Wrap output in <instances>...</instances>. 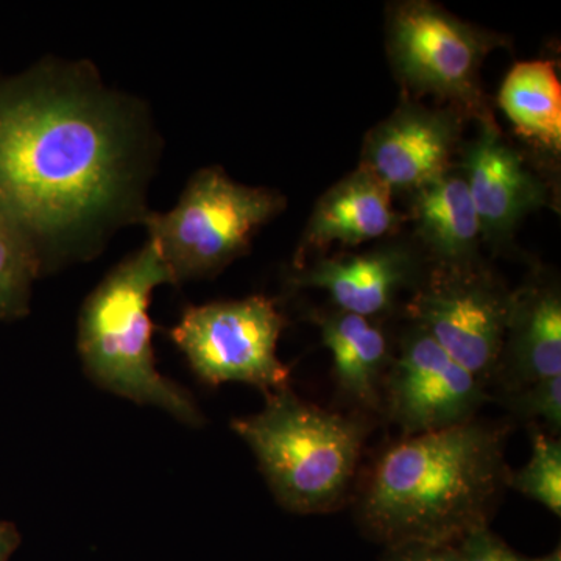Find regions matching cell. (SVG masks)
<instances>
[{
    "mask_svg": "<svg viewBox=\"0 0 561 561\" xmlns=\"http://www.w3.org/2000/svg\"><path fill=\"white\" fill-rule=\"evenodd\" d=\"M391 190L370 169L360 165L317 203L301 251L323 250L334 242L359 245L389 234L398 224Z\"/></svg>",
    "mask_w": 561,
    "mask_h": 561,
    "instance_id": "cell-14",
    "label": "cell"
},
{
    "mask_svg": "<svg viewBox=\"0 0 561 561\" xmlns=\"http://www.w3.org/2000/svg\"><path fill=\"white\" fill-rule=\"evenodd\" d=\"M457 135L451 114L405 105L370 133L362 165L391 191H419L449 173Z\"/></svg>",
    "mask_w": 561,
    "mask_h": 561,
    "instance_id": "cell-10",
    "label": "cell"
},
{
    "mask_svg": "<svg viewBox=\"0 0 561 561\" xmlns=\"http://www.w3.org/2000/svg\"><path fill=\"white\" fill-rule=\"evenodd\" d=\"M387 551L386 561H463L457 546L409 545Z\"/></svg>",
    "mask_w": 561,
    "mask_h": 561,
    "instance_id": "cell-22",
    "label": "cell"
},
{
    "mask_svg": "<svg viewBox=\"0 0 561 561\" xmlns=\"http://www.w3.org/2000/svg\"><path fill=\"white\" fill-rule=\"evenodd\" d=\"M127 181V136L98 95L39 87L0 101V209L57 236L105 214Z\"/></svg>",
    "mask_w": 561,
    "mask_h": 561,
    "instance_id": "cell-1",
    "label": "cell"
},
{
    "mask_svg": "<svg viewBox=\"0 0 561 561\" xmlns=\"http://www.w3.org/2000/svg\"><path fill=\"white\" fill-rule=\"evenodd\" d=\"M18 228L0 209V313H16L25 308L35 273V261Z\"/></svg>",
    "mask_w": 561,
    "mask_h": 561,
    "instance_id": "cell-19",
    "label": "cell"
},
{
    "mask_svg": "<svg viewBox=\"0 0 561 561\" xmlns=\"http://www.w3.org/2000/svg\"><path fill=\"white\" fill-rule=\"evenodd\" d=\"M231 426L250 446L276 501L300 515L343 504L368 434L360 416L328 411L289 387L265 394L261 412Z\"/></svg>",
    "mask_w": 561,
    "mask_h": 561,
    "instance_id": "cell-3",
    "label": "cell"
},
{
    "mask_svg": "<svg viewBox=\"0 0 561 561\" xmlns=\"http://www.w3.org/2000/svg\"><path fill=\"white\" fill-rule=\"evenodd\" d=\"M283 328L268 298L250 297L187 309L171 337L203 382L249 383L268 394L289 387V367L276 353Z\"/></svg>",
    "mask_w": 561,
    "mask_h": 561,
    "instance_id": "cell-6",
    "label": "cell"
},
{
    "mask_svg": "<svg viewBox=\"0 0 561 561\" xmlns=\"http://www.w3.org/2000/svg\"><path fill=\"white\" fill-rule=\"evenodd\" d=\"M494 46L476 31L431 2H402L389 20L394 68L409 87L456 102L483 125H494L479 88L483 57Z\"/></svg>",
    "mask_w": 561,
    "mask_h": 561,
    "instance_id": "cell-8",
    "label": "cell"
},
{
    "mask_svg": "<svg viewBox=\"0 0 561 561\" xmlns=\"http://www.w3.org/2000/svg\"><path fill=\"white\" fill-rule=\"evenodd\" d=\"M172 283L160 247L153 239L119 265L84 305L79 350L92 381L111 393L153 405L190 426H201L197 402L183 387L165 378L154 364L150 297Z\"/></svg>",
    "mask_w": 561,
    "mask_h": 561,
    "instance_id": "cell-4",
    "label": "cell"
},
{
    "mask_svg": "<svg viewBox=\"0 0 561 561\" xmlns=\"http://www.w3.org/2000/svg\"><path fill=\"white\" fill-rule=\"evenodd\" d=\"M319 327L343 397L368 411H382V381L391 357L381 328L339 309L320 317Z\"/></svg>",
    "mask_w": 561,
    "mask_h": 561,
    "instance_id": "cell-15",
    "label": "cell"
},
{
    "mask_svg": "<svg viewBox=\"0 0 561 561\" xmlns=\"http://www.w3.org/2000/svg\"><path fill=\"white\" fill-rule=\"evenodd\" d=\"M463 169L481 231L490 238H504L527 213L545 203L541 181L522 154L502 140L496 125H483L467 151Z\"/></svg>",
    "mask_w": 561,
    "mask_h": 561,
    "instance_id": "cell-11",
    "label": "cell"
},
{
    "mask_svg": "<svg viewBox=\"0 0 561 561\" xmlns=\"http://www.w3.org/2000/svg\"><path fill=\"white\" fill-rule=\"evenodd\" d=\"M507 394V405L518 419L541 420L559 435L561 430V375L541 379Z\"/></svg>",
    "mask_w": 561,
    "mask_h": 561,
    "instance_id": "cell-20",
    "label": "cell"
},
{
    "mask_svg": "<svg viewBox=\"0 0 561 561\" xmlns=\"http://www.w3.org/2000/svg\"><path fill=\"white\" fill-rule=\"evenodd\" d=\"M505 435L507 427L474 419L391 443L362 483V530L397 549L457 546L489 527L511 474Z\"/></svg>",
    "mask_w": 561,
    "mask_h": 561,
    "instance_id": "cell-2",
    "label": "cell"
},
{
    "mask_svg": "<svg viewBox=\"0 0 561 561\" xmlns=\"http://www.w3.org/2000/svg\"><path fill=\"white\" fill-rule=\"evenodd\" d=\"M561 375V298L552 287L513 295L511 321L494 379L511 393Z\"/></svg>",
    "mask_w": 561,
    "mask_h": 561,
    "instance_id": "cell-12",
    "label": "cell"
},
{
    "mask_svg": "<svg viewBox=\"0 0 561 561\" xmlns=\"http://www.w3.org/2000/svg\"><path fill=\"white\" fill-rule=\"evenodd\" d=\"M500 103L518 133L559 153L561 84L552 61L513 66L502 83Z\"/></svg>",
    "mask_w": 561,
    "mask_h": 561,
    "instance_id": "cell-17",
    "label": "cell"
},
{
    "mask_svg": "<svg viewBox=\"0 0 561 561\" xmlns=\"http://www.w3.org/2000/svg\"><path fill=\"white\" fill-rule=\"evenodd\" d=\"M507 485L561 516V442L559 437L537 431L531 442L529 461L511 471Z\"/></svg>",
    "mask_w": 561,
    "mask_h": 561,
    "instance_id": "cell-18",
    "label": "cell"
},
{
    "mask_svg": "<svg viewBox=\"0 0 561 561\" xmlns=\"http://www.w3.org/2000/svg\"><path fill=\"white\" fill-rule=\"evenodd\" d=\"M283 208L276 192L243 186L219 169H208L191 181L171 213L154 214L147 225L172 283H179L225 267Z\"/></svg>",
    "mask_w": 561,
    "mask_h": 561,
    "instance_id": "cell-5",
    "label": "cell"
},
{
    "mask_svg": "<svg viewBox=\"0 0 561 561\" xmlns=\"http://www.w3.org/2000/svg\"><path fill=\"white\" fill-rule=\"evenodd\" d=\"M486 400V387L416 327L383 376L382 411L402 437L468 423Z\"/></svg>",
    "mask_w": 561,
    "mask_h": 561,
    "instance_id": "cell-9",
    "label": "cell"
},
{
    "mask_svg": "<svg viewBox=\"0 0 561 561\" xmlns=\"http://www.w3.org/2000/svg\"><path fill=\"white\" fill-rule=\"evenodd\" d=\"M415 268L408 251L382 249L317 261L295 284L327 290L339 311L371 319L390 308L398 291L413 279Z\"/></svg>",
    "mask_w": 561,
    "mask_h": 561,
    "instance_id": "cell-13",
    "label": "cell"
},
{
    "mask_svg": "<svg viewBox=\"0 0 561 561\" xmlns=\"http://www.w3.org/2000/svg\"><path fill=\"white\" fill-rule=\"evenodd\" d=\"M20 537L13 526L0 523V561H9L11 553L16 549Z\"/></svg>",
    "mask_w": 561,
    "mask_h": 561,
    "instance_id": "cell-23",
    "label": "cell"
},
{
    "mask_svg": "<svg viewBox=\"0 0 561 561\" xmlns=\"http://www.w3.org/2000/svg\"><path fill=\"white\" fill-rule=\"evenodd\" d=\"M513 294L468 264L442 265L413 295L415 327L489 387L500 365Z\"/></svg>",
    "mask_w": 561,
    "mask_h": 561,
    "instance_id": "cell-7",
    "label": "cell"
},
{
    "mask_svg": "<svg viewBox=\"0 0 561 561\" xmlns=\"http://www.w3.org/2000/svg\"><path fill=\"white\" fill-rule=\"evenodd\" d=\"M457 549H459L463 561H561L559 548L540 559H527V557L518 556L501 538H497L490 527L474 531L459 542Z\"/></svg>",
    "mask_w": 561,
    "mask_h": 561,
    "instance_id": "cell-21",
    "label": "cell"
},
{
    "mask_svg": "<svg viewBox=\"0 0 561 561\" xmlns=\"http://www.w3.org/2000/svg\"><path fill=\"white\" fill-rule=\"evenodd\" d=\"M413 219L416 230L442 265L468 264L481 224L463 176H445L415 191Z\"/></svg>",
    "mask_w": 561,
    "mask_h": 561,
    "instance_id": "cell-16",
    "label": "cell"
}]
</instances>
